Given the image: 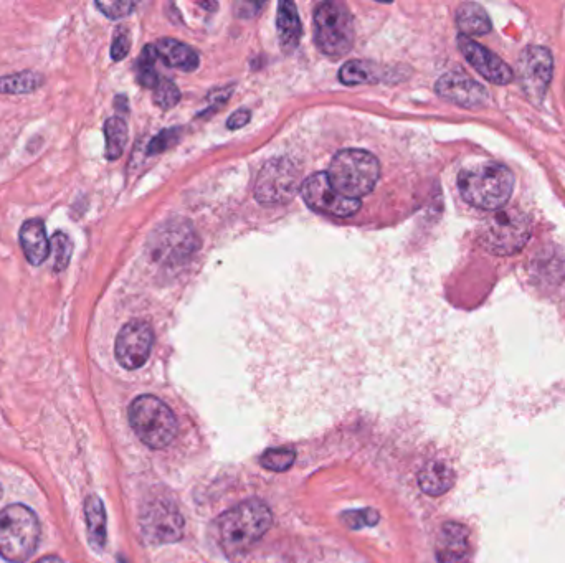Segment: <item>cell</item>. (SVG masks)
I'll list each match as a JSON object with an SVG mask.
<instances>
[{
  "mask_svg": "<svg viewBox=\"0 0 565 563\" xmlns=\"http://www.w3.org/2000/svg\"><path fill=\"white\" fill-rule=\"evenodd\" d=\"M271 521L270 507L260 499H248L224 512L217 521V539L225 557L233 562L247 557L270 529Z\"/></svg>",
  "mask_w": 565,
  "mask_h": 563,
  "instance_id": "1",
  "label": "cell"
},
{
  "mask_svg": "<svg viewBox=\"0 0 565 563\" xmlns=\"http://www.w3.org/2000/svg\"><path fill=\"white\" fill-rule=\"evenodd\" d=\"M458 189L476 209L501 210L514 190L513 172L498 162H488L460 172Z\"/></svg>",
  "mask_w": 565,
  "mask_h": 563,
  "instance_id": "2",
  "label": "cell"
},
{
  "mask_svg": "<svg viewBox=\"0 0 565 563\" xmlns=\"http://www.w3.org/2000/svg\"><path fill=\"white\" fill-rule=\"evenodd\" d=\"M328 179L334 190L347 199L359 200L376 189L380 164L376 156L362 149H344L329 164Z\"/></svg>",
  "mask_w": 565,
  "mask_h": 563,
  "instance_id": "3",
  "label": "cell"
},
{
  "mask_svg": "<svg viewBox=\"0 0 565 563\" xmlns=\"http://www.w3.org/2000/svg\"><path fill=\"white\" fill-rule=\"evenodd\" d=\"M40 539V522L24 504L0 512V557L10 563H24L34 555Z\"/></svg>",
  "mask_w": 565,
  "mask_h": 563,
  "instance_id": "4",
  "label": "cell"
},
{
  "mask_svg": "<svg viewBox=\"0 0 565 563\" xmlns=\"http://www.w3.org/2000/svg\"><path fill=\"white\" fill-rule=\"evenodd\" d=\"M134 433L151 450H164L177 436V418L166 403L152 395H141L129 407Z\"/></svg>",
  "mask_w": 565,
  "mask_h": 563,
  "instance_id": "5",
  "label": "cell"
},
{
  "mask_svg": "<svg viewBox=\"0 0 565 563\" xmlns=\"http://www.w3.org/2000/svg\"><path fill=\"white\" fill-rule=\"evenodd\" d=\"M531 233L528 213L519 209H501L481 225L480 243L493 255H514L526 247Z\"/></svg>",
  "mask_w": 565,
  "mask_h": 563,
  "instance_id": "6",
  "label": "cell"
},
{
  "mask_svg": "<svg viewBox=\"0 0 565 563\" xmlns=\"http://www.w3.org/2000/svg\"><path fill=\"white\" fill-rule=\"evenodd\" d=\"M314 42L319 52L341 58L354 45V22L346 5L323 2L314 10Z\"/></svg>",
  "mask_w": 565,
  "mask_h": 563,
  "instance_id": "7",
  "label": "cell"
},
{
  "mask_svg": "<svg viewBox=\"0 0 565 563\" xmlns=\"http://www.w3.org/2000/svg\"><path fill=\"white\" fill-rule=\"evenodd\" d=\"M300 187V172L290 159L266 162L255 182V199L262 205L290 202Z\"/></svg>",
  "mask_w": 565,
  "mask_h": 563,
  "instance_id": "8",
  "label": "cell"
},
{
  "mask_svg": "<svg viewBox=\"0 0 565 563\" xmlns=\"http://www.w3.org/2000/svg\"><path fill=\"white\" fill-rule=\"evenodd\" d=\"M199 248V238L194 228L184 220H171L164 223L151 238V251L154 258L167 265H176L194 255Z\"/></svg>",
  "mask_w": 565,
  "mask_h": 563,
  "instance_id": "9",
  "label": "cell"
},
{
  "mask_svg": "<svg viewBox=\"0 0 565 563\" xmlns=\"http://www.w3.org/2000/svg\"><path fill=\"white\" fill-rule=\"evenodd\" d=\"M301 195L309 209L331 217H352L361 209V200L347 199L334 190L326 172H318L304 180Z\"/></svg>",
  "mask_w": 565,
  "mask_h": 563,
  "instance_id": "10",
  "label": "cell"
},
{
  "mask_svg": "<svg viewBox=\"0 0 565 563\" xmlns=\"http://www.w3.org/2000/svg\"><path fill=\"white\" fill-rule=\"evenodd\" d=\"M141 530L152 544H172L184 534V519L177 507L169 501L149 502L141 512Z\"/></svg>",
  "mask_w": 565,
  "mask_h": 563,
  "instance_id": "11",
  "label": "cell"
},
{
  "mask_svg": "<svg viewBox=\"0 0 565 563\" xmlns=\"http://www.w3.org/2000/svg\"><path fill=\"white\" fill-rule=\"evenodd\" d=\"M554 62L552 55L544 47H528L521 53L518 62V80L524 93L534 103L544 98L547 86L552 80Z\"/></svg>",
  "mask_w": 565,
  "mask_h": 563,
  "instance_id": "12",
  "label": "cell"
},
{
  "mask_svg": "<svg viewBox=\"0 0 565 563\" xmlns=\"http://www.w3.org/2000/svg\"><path fill=\"white\" fill-rule=\"evenodd\" d=\"M154 344V332L146 321H131L119 331L114 354L119 365L136 370L148 362Z\"/></svg>",
  "mask_w": 565,
  "mask_h": 563,
  "instance_id": "13",
  "label": "cell"
},
{
  "mask_svg": "<svg viewBox=\"0 0 565 563\" xmlns=\"http://www.w3.org/2000/svg\"><path fill=\"white\" fill-rule=\"evenodd\" d=\"M438 96L461 108H480L488 103V91L463 71H450L435 85Z\"/></svg>",
  "mask_w": 565,
  "mask_h": 563,
  "instance_id": "14",
  "label": "cell"
},
{
  "mask_svg": "<svg viewBox=\"0 0 565 563\" xmlns=\"http://www.w3.org/2000/svg\"><path fill=\"white\" fill-rule=\"evenodd\" d=\"M458 47H460L463 57L468 60L471 67L475 68L481 76L491 81L494 85H508L513 81V70L504 63L501 58L496 57L488 48L480 43L471 40L470 37L460 35L458 37Z\"/></svg>",
  "mask_w": 565,
  "mask_h": 563,
  "instance_id": "15",
  "label": "cell"
},
{
  "mask_svg": "<svg viewBox=\"0 0 565 563\" xmlns=\"http://www.w3.org/2000/svg\"><path fill=\"white\" fill-rule=\"evenodd\" d=\"M435 555L438 563H471L470 530L458 522H445L435 545Z\"/></svg>",
  "mask_w": 565,
  "mask_h": 563,
  "instance_id": "16",
  "label": "cell"
},
{
  "mask_svg": "<svg viewBox=\"0 0 565 563\" xmlns=\"http://www.w3.org/2000/svg\"><path fill=\"white\" fill-rule=\"evenodd\" d=\"M20 247L30 265L40 266L50 256V240L42 220L32 218L22 225L19 233Z\"/></svg>",
  "mask_w": 565,
  "mask_h": 563,
  "instance_id": "17",
  "label": "cell"
},
{
  "mask_svg": "<svg viewBox=\"0 0 565 563\" xmlns=\"http://www.w3.org/2000/svg\"><path fill=\"white\" fill-rule=\"evenodd\" d=\"M276 32L280 38V45L286 53L293 52L300 45L301 35H303V25H301L300 15L296 5L290 0H283L278 5V15H276Z\"/></svg>",
  "mask_w": 565,
  "mask_h": 563,
  "instance_id": "18",
  "label": "cell"
},
{
  "mask_svg": "<svg viewBox=\"0 0 565 563\" xmlns=\"http://www.w3.org/2000/svg\"><path fill=\"white\" fill-rule=\"evenodd\" d=\"M154 48L159 60L166 63L167 67L182 71H194L199 67V55L186 43L177 42L174 38H161Z\"/></svg>",
  "mask_w": 565,
  "mask_h": 563,
  "instance_id": "19",
  "label": "cell"
},
{
  "mask_svg": "<svg viewBox=\"0 0 565 563\" xmlns=\"http://www.w3.org/2000/svg\"><path fill=\"white\" fill-rule=\"evenodd\" d=\"M455 483V473L448 464L442 461H432L425 464L420 473H418V484L423 493L428 496H442L452 489Z\"/></svg>",
  "mask_w": 565,
  "mask_h": 563,
  "instance_id": "20",
  "label": "cell"
},
{
  "mask_svg": "<svg viewBox=\"0 0 565 563\" xmlns=\"http://www.w3.org/2000/svg\"><path fill=\"white\" fill-rule=\"evenodd\" d=\"M456 24L465 37L488 34L491 20L486 10L478 4H463L456 10Z\"/></svg>",
  "mask_w": 565,
  "mask_h": 563,
  "instance_id": "21",
  "label": "cell"
},
{
  "mask_svg": "<svg viewBox=\"0 0 565 563\" xmlns=\"http://www.w3.org/2000/svg\"><path fill=\"white\" fill-rule=\"evenodd\" d=\"M42 73L27 70L15 75L0 76V95H29L43 85Z\"/></svg>",
  "mask_w": 565,
  "mask_h": 563,
  "instance_id": "22",
  "label": "cell"
},
{
  "mask_svg": "<svg viewBox=\"0 0 565 563\" xmlns=\"http://www.w3.org/2000/svg\"><path fill=\"white\" fill-rule=\"evenodd\" d=\"M85 516L91 542L96 547H103L106 542V512L100 497L90 496L86 499Z\"/></svg>",
  "mask_w": 565,
  "mask_h": 563,
  "instance_id": "23",
  "label": "cell"
},
{
  "mask_svg": "<svg viewBox=\"0 0 565 563\" xmlns=\"http://www.w3.org/2000/svg\"><path fill=\"white\" fill-rule=\"evenodd\" d=\"M106 138V157L110 161H116L123 156L124 147L128 142V126L124 123V119L119 116H113L105 123Z\"/></svg>",
  "mask_w": 565,
  "mask_h": 563,
  "instance_id": "24",
  "label": "cell"
},
{
  "mask_svg": "<svg viewBox=\"0 0 565 563\" xmlns=\"http://www.w3.org/2000/svg\"><path fill=\"white\" fill-rule=\"evenodd\" d=\"M339 80L349 86L372 83V81H377L376 68L372 67L371 63L362 62V60H351L342 65Z\"/></svg>",
  "mask_w": 565,
  "mask_h": 563,
  "instance_id": "25",
  "label": "cell"
},
{
  "mask_svg": "<svg viewBox=\"0 0 565 563\" xmlns=\"http://www.w3.org/2000/svg\"><path fill=\"white\" fill-rule=\"evenodd\" d=\"M159 60L157 57L156 48L154 45L144 47L141 57L136 62V73H138V81L144 88H154L159 83L161 76L157 73L156 63Z\"/></svg>",
  "mask_w": 565,
  "mask_h": 563,
  "instance_id": "26",
  "label": "cell"
},
{
  "mask_svg": "<svg viewBox=\"0 0 565 563\" xmlns=\"http://www.w3.org/2000/svg\"><path fill=\"white\" fill-rule=\"evenodd\" d=\"M50 251L53 256V270L57 273L67 270L73 255L72 238L63 232L53 233L52 240H50Z\"/></svg>",
  "mask_w": 565,
  "mask_h": 563,
  "instance_id": "27",
  "label": "cell"
},
{
  "mask_svg": "<svg viewBox=\"0 0 565 563\" xmlns=\"http://www.w3.org/2000/svg\"><path fill=\"white\" fill-rule=\"evenodd\" d=\"M295 459V451L288 450V448H276V450L265 451L260 458V463H262L263 468L275 471V473H283L293 466Z\"/></svg>",
  "mask_w": 565,
  "mask_h": 563,
  "instance_id": "28",
  "label": "cell"
},
{
  "mask_svg": "<svg viewBox=\"0 0 565 563\" xmlns=\"http://www.w3.org/2000/svg\"><path fill=\"white\" fill-rule=\"evenodd\" d=\"M152 90H154V103H156L159 108H174V106L179 103V100H181L179 88H177L171 80H167V78H161L159 83H157Z\"/></svg>",
  "mask_w": 565,
  "mask_h": 563,
  "instance_id": "29",
  "label": "cell"
},
{
  "mask_svg": "<svg viewBox=\"0 0 565 563\" xmlns=\"http://www.w3.org/2000/svg\"><path fill=\"white\" fill-rule=\"evenodd\" d=\"M344 526L349 529H362V527L376 526L379 522V512L376 509H362V511H347L341 516Z\"/></svg>",
  "mask_w": 565,
  "mask_h": 563,
  "instance_id": "30",
  "label": "cell"
},
{
  "mask_svg": "<svg viewBox=\"0 0 565 563\" xmlns=\"http://www.w3.org/2000/svg\"><path fill=\"white\" fill-rule=\"evenodd\" d=\"M96 7L111 20L123 19L133 12L136 2H96Z\"/></svg>",
  "mask_w": 565,
  "mask_h": 563,
  "instance_id": "31",
  "label": "cell"
},
{
  "mask_svg": "<svg viewBox=\"0 0 565 563\" xmlns=\"http://www.w3.org/2000/svg\"><path fill=\"white\" fill-rule=\"evenodd\" d=\"M129 48H131V38H129L128 30H116L113 45H111V58H113L114 62H121V60L128 57Z\"/></svg>",
  "mask_w": 565,
  "mask_h": 563,
  "instance_id": "32",
  "label": "cell"
},
{
  "mask_svg": "<svg viewBox=\"0 0 565 563\" xmlns=\"http://www.w3.org/2000/svg\"><path fill=\"white\" fill-rule=\"evenodd\" d=\"M177 139H179V129H166V131H162V133L157 134L156 138L152 139L148 152L151 156L161 154V152L169 149Z\"/></svg>",
  "mask_w": 565,
  "mask_h": 563,
  "instance_id": "33",
  "label": "cell"
},
{
  "mask_svg": "<svg viewBox=\"0 0 565 563\" xmlns=\"http://www.w3.org/2000/svg\"><path fill=\"white\" fill-rule=\"evenodd\" d=\"M250 119H252V113H250L248 109H238V111H235V113L228 118L227 128L232 129V131H237V129L247 126V124L250 123Z\"/></svg>",
  "mask_w": 565,
  "mask_h": 563,
  "instance_id": "34",
  "label": "cell"
},
{
  "mask_svg": "<svg viewBox=\"0 0 565 563\" xmlns=\"http://www.w3.org/2000/svg\"><path fill=\"white\" fill-rule=\"evenodd\" d=\"M35 563H63L58 557H43V559L38 560Z\"/></svg>",
  "mask_w": 565,
  "mask_h": 563,
  "instance_id": "35",
  "label": "cell"
},
{
  "mask_svg": "<svg viewBox=\"0 0 565 563\" xmlns=\"http://www.w3.org/2000/svg\"><path fill=\"white\" fill-rule=\"evenodd\" d=\"M202 5V7H205V9H217V7H219V5L217 4H207V2H205V4H200Z\"/></svg>",
  "mask_w": 565,
  "mask_h": 563,
  "instance_id": "36",
  "label": "cell"
},
{
  "mask_svg": "<svg viewBox=\"0 0 565 563\" xmlns=\"http://www.w3.org/2000/svg\"><path fill=\"white\" fill-rule=\"evenodd\" d=\"M0 497H2V486H0Z\"/></svg>",
  "mask_w": 565,
  "mask_h": 563,
  "instance_id": "37",
  "label": "cell"
}]
</instances>
